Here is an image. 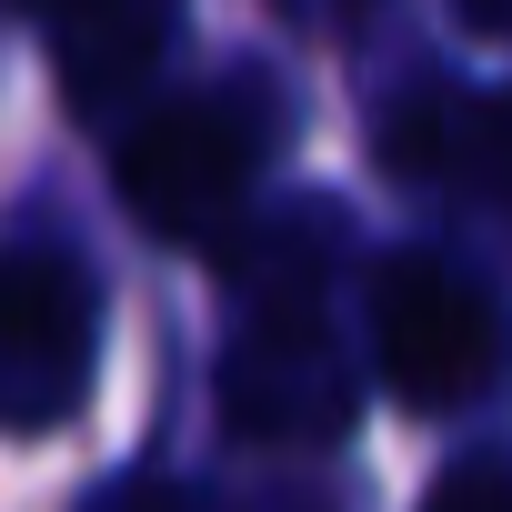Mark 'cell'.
Listing matches in <instances>:
<instances>
[{
  "mask_svg": "<svg viewBox=\"0 0 512 512\" xmlns=\"http://www.w3.org/2000/svg\"><path fill=\"white\" fill-rule=\"evenodd\" d=\"M282 151H292V91L262 81V71H231V81L181 91L151 121H131L121 151H111V191H121V211L141 231L211 241Z\"/></svg>",
  "mask_w": 512,
  "mask_h": 512,
  "instance_id": "1",
  "label": "cell"
},
{
  "mask_svg": "<svg viewBox=\"0 0 512 512\" xmlns=\"http://www.w3.org/2000/svg\"><path fill=\"white\" fill-rule=\"evenodd\" d=\"M372 372L402 412H462L512 382V312L442 251H392L372 272Z\"/></svg>",
  "mask_w": 512,
  "mask_h": 512,
  "instance_id": "2",
  "label": "cell"
},
{
  "mask_svg": "<svg viewBox=\"0 0 512 512\" xmlns=\"http://www.w3.org/2000/svg\"><path fill=\"white\" fill-rule=\"evenodd\" d=\"M101 362V292L71 251L0 241V432H61Z\"/></svg>",
  "mask_w": 512,
  "mask_h": 512,
  "instance_id": "3",
  "label": "cell"
},
{
  "mask_svg": "<svg viewBox=\"0 0 512 512\" xmlns=\"http://www.w3.org/2000/svg\"><path fill=\"white\" fill-rule=\"evenodd\" d=\"M221 422L241 442H272V452H312V442L352 432V362H342L322 302L241 312V332L221 352Z\"/></svg>",
  "mask_w": 512,
  "mask_h": 512,
  "instance_id": "4",
  "label": "cell"
},
{
  "mask_svg": "<svg viewBox=\"0 0 512 512\" xmlns=\"http://www.w3.org/2000/svg\"><path fill=\"white\" fill-rule=\"evenodd\" d=\"M342 231H352L342 201H312L302 191V201H272V211L211 231V272H221V292L241 312H302L342 272Z\"/></svg>",
  "mask_w": 512,
  "mask_h": 512,
  "instance_id": "5",
  "label": "cell"
},
{
  "mask_svg": "<svg viewBox=\"0 0 512 512\" xmlns=\"http://www.w3.org/2000/svg\"><path fill=\"white\" fill-rule=\"evenodd\" d=\"M31 21L51 31V61H61L71 101H111L171 51L181 0H41Z\"/></svg>",
  "mask_w": 512,
  "mask_h": 512,
  "instance_id": "6",
  "label": "cell"
},
{
  "mask_svg": "<svg viewBox=\"0 0 512 512\" xmlns=\"http://www.w3.org/2000/svg\"><path fill=\"white\" fill-rule=\"evenodd\" d=\"M422 512H512V442H492V452H462L432 492H422Z\"/></svg>",
  "mask_w": 512,
  "mask_h": 512,
  "instance_id": "7",
  "label": "cell"
},
{
  "mask_svg": "<svg viewBox=\"0 0 512 512\" xmlns=\"http://www.w3.org/2000/svg\"><path fill=\"white\" fill-rule=\"evenodd\" d=\"M462 151H472V171H482V191H502V201H512V91L472 111V131H462Z\"/></svg>",
  "mask_w": 512,
  "mask_h": 512,
  "instance_id": "8",
  "label": "cell"
},
{
  "mask_svg": "<svg viewBox=\"0 0 512 512\" xmlns=\"http://www.w3.org/2000/svg\"><path fill=\"white\" fill-rule=\"evenodd\" d=\"M91 512H201L191 492H171V482H111Z\"/></svg>",
  "mask_w": 512,
  "mask_h": 512,
  "instance_id": "9",
  "label": "cell"
},
{
  "mask_svg": "<svg viewBox=\"0 0 512 512\" xmlns=\"http://www.w3.org/2000/svg\"><path fill=\"white\" fill-rule=\"evenodd\" d=\"M452 21L472 41H512V0H452Z\"/></svg>",
  "mask_w": 512,
  "mask_h": 512,
  "instance_id": "10",
  "label": "cell"
},
{
  "mask_svg": "<svg viewBox=\"0 0 512 512\" xmlns=\"http://www.w3.org/2000/svg\"><path fill=\"white\" fill-rule=\"evenodd\" d=\"M282 11H292V21H312V31H332V21H352V11H362V0H282Z\"/></svg>",
  "mask_w": 512,
  "mask_h": 512,
  "instance_id": "11",
  "label": "cell"
},
{
  "mask_svg": "<svg viewBox=\"0 0 512 512\" xmlns=\"http://www.w3.org/2000/svg\"><path fill=\"white\" fill-rule=\"evenodd\" d=\"M11 11H41V0H11Z\"/></svg>",
  "mask_w": 512,
  "mask_h": 512,
  "instance_id": "12",
  "label": "cell"
}]
</instances>
